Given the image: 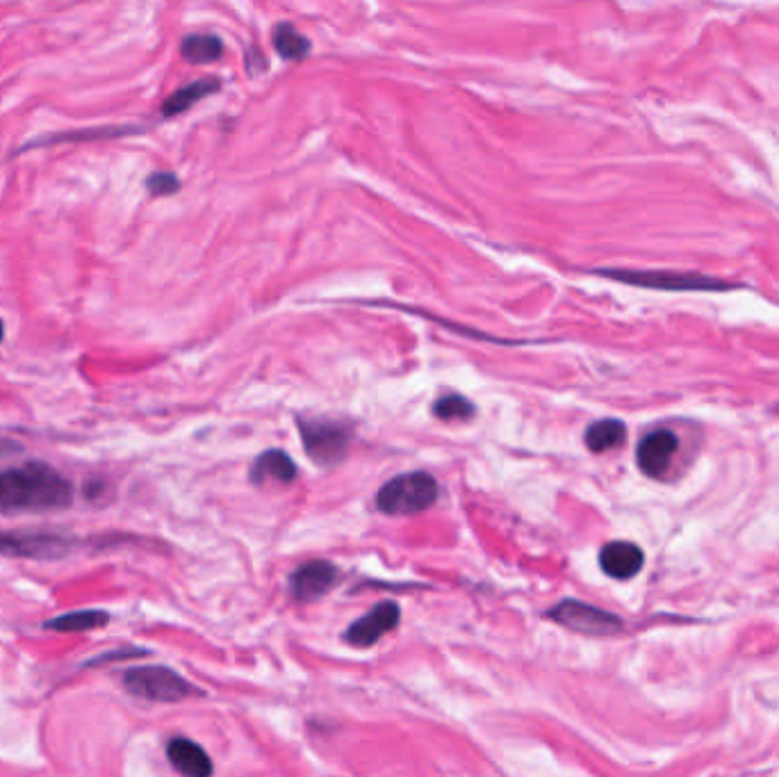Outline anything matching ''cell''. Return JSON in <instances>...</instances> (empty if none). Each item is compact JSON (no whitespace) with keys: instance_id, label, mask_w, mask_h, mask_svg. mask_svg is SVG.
Segmentation results:
<instances>
[{"instance_id":"6da1fadb","label":"cell","mask_w":779,"mask_h":777,"mask_svg":"<svg viewBox=\"0 0 779 777\" xmlns=\"http://www.w3.org/2000/svg\"><path fill=\"white\" fill-rule=\"evenodd\" d=\"M71 500V484L46 463L30 461L0 473V513L60 511Z\"/></svg>"},{"instance_id":"7a4b0ae2","label":"cell","mask_w":779,"mask_h":777,"mask_svg":"<svg viewBox=\"0 0 779 777\" xmlns=\"http://www.w3.org/2000/svg\"><path fill=\"white\" fill-rule=\"evenodd\" d=\"M440 494L438 481L427 473H411L390 479L379 494L376 506L386 515H415L436 504Z\"/></svg>"},{"instance_id":"3957f363","label":"cell","mask_w":779,"mask_h":777,"mask_svg":"<svg viewBox=\"0 0 779 777\" xmlns=\"http://www.w3.org/2000/svg\"><path fill=\"white\" fill-rule=\"evenodd\" d=\"M124 687L135 698H145L151 702H183L199 691L167 666H137L126 671Z\"/></svg>"},{"instance_id":"277c9868","label":"cell","mask_w":779,"mask_h":777,"mask_svg":"<svg viewBox=\"0 0 779 777\" xmlns=\"http://www.w3.org/2000/svg\"><path fill=\"white\" fill-rule=\"evenodd\" d=\"M78 548V540L51 531H0V554L16 559L53 561Z\"/></svg>"},{"instance_id":"5b68a950","label":"cell","mask_w":779,"mask_h":777,"mask_svg":"<svg viewBox=\"0 0 779 777\" xmlns=\"http://www.w3.org/2000/svg\"><path fill=\"white\" fill-rule=\"evenodd\" d=\"M309 456L319 465H336L349 452V429L328 419H297Z\"/></svg>"},{"instance_id":"8992f818","label":"cell","mask_w":779,"mask_h":777,"mask_svg":"<svg viewBox=\"0 0 779 777\" xmlns=\"http://www.w3.org/2000/svg\"><path fill=\"white\" fill-rule=\"evenodd\" d=\"M550 618L586 636H611L623 629V621L618 616L579 600H563L550 611Z\"/></svg>"},{"instance_id":"52a82bcc","label":"cell","mask_w":779,"mask_h":777,"mask_svg":"<svg viewBox=\"0 0 779 777\" xmlns=\"http://www.w3.org/2000/svg\"><path fill=\"white\" fill-rule=\"evenodd\" d=\"M602 276L633 283V286L645 288H661V290H725L723 280H712L698 274H670V272H623V270H606L600 272Z\"/></svg>"},{"instance_id":"ba28073f","label":"cell","mask_w":779,"mask_h":777,"mask_svg":"<svg viewBox=\"0 0 779 777\" xmlns=\"http://www.w3.org/2000/svg\"><path fill=\"white\" fill-rule=\"evenodd\" d=\"M399 618L401 614L394 602H381L372 606L363 618L351 623L344 639L356 648H369L374 643H379L386 634H390L399 625Z\"/></svg>"},{"instance_id":"9c48e42d","label":"cell","mask_w":779,"mask_h":777,"mask_svg":"<svg viewBox=\"0 0 779 777\" xmlns=\"http://www.w3.org/2000/svg\"><path fill=\"white\" fill-rule=\"evenodd\" d=\"M340 579V573L328 561H309L290 575V591L299 602H315L324 598Z\"/></svg>"},{"instance_id":"30bf717a","label":"cell","mask_w":779,"mask_h":777,"mask_svg":"<svg viewBox=\"0 0 779 777\" xmlns=\"http://www.w3.org/2000/svg\"><path fill=\"white\" fill-rule=\"evenodd\" d=\"M677 450L679 438L668 429H658L641 440L636 459H639V467L648 477H664Z\"/></svg>"},{"instance_id":"8fae6325","label":"cell","mask_w":779,"mask_h":777,"mask_svg":"<svg viewBox=\"0 0 779 777\" xmlns=\"http://www.w3.org/2000/svg\"><path fill=\"white\" fill-rule=\"evenodd\" d=\"M645 554L639 546L627 543V540H613L600 552L602 571L613 579H631L643 571Z\"/></svg>"},{"instance_id":"7c38bea8","label":"cell","mask_w":779,"mask_h":777,"mask_svg":"<svg viewBox=\"0 0 779 777\" xmlns=\"http://www.w3.org/2000/svg\"><path fill=\"white\" fill-rule=\"evenodd\" d=\"M167 757L183 777H212V760L192 739L176 737L167 743Z\"/></svg>"},{"instance_id":"4fadbf2b","label":"cell","mask_w":779,"mask_h":777,"mask_svg":"<svg viewBox=\"0 0 779 777\" xmlns=\"http://www.w3.org/2000/svg\"><path fill=\"white\" fill-rule=\"evenodd\" d=\"M294 479H297V465L286 452L269 450L265 454H260L251 465V481L257 486L265 481L290 484Z\"/></svg>"},{"instance_id":"5bb4252c","label":"cell","mask_w":779,"mask_h":777,"mask_svg":"<svg viewBox=\"0 0 779 777\" xmlns=\"http://www.w3.org/2000/svg\"><path fill=\"white\" fill-rule=\"evenodd\" d=\"M108 623H110V616L105 614V611L83 609V611H74V614H64V616L46 621L43 627L51 631H60V634H80V631L101 629Z\"/></svg>"},{"instance_id":"9a60e30c","label":"cell","mask_w":779,"mask_h":777,"mask_svg":"<svg viewBox=\"0 0 779 777\" xmlns=\"http://www.w3.org/2000/svg\"><path fill=\"white\" fill-rule=\"evenodd\" d=\"M217 89H219V83L212 80V78H203V80H197L192 85H185L178 91H174L167 101H164L162 114L164 116H176L180 112H187L194 103H199L201 99L210 97V93H215Z\"/></svg>"},{"instance_id":"2e32d148","label":"cell","mask_w":779,"mask_h":777,"mask_svg":"<svg viewBox=\"0 0 779 777\" xmlns=\"http://www.w3.org/2000/svg\"><path fill=\"white\" fill-rule=\"evenodd\" d=\"M627 436V429L625 424L618 422V419H602V422H595L593 427H588L586 431V447L590 452L595 454H602L606 450H613V447L623 444Z\"/></svg>"},{"instance_id":"e0dca14e","label":"cell","mask_w":779,"mask_h":777,"mask_svg":"<svg viewBox=\"0 0 779 777\" xmlns=\"http://www.w3.org/2000/svg\"><path fill=\"white\" fill-rule=\"evenodd\" d=\"M224 53L222 39L212 35H187L180 43V55L192 64H208L219 60Z\"/></svg>"},{"instance_id":"ac0fdd59","label":"cell","mask_w":779,"mask_h":777,"mask_svg":"<svg viewBox=\"0 0 779 777\" xmlns=\"http://www.w3.org/2000/svg\"><path fill=\"white\" fill-rule=\"evenodd\" d=\"M274 49L286 60H303L311 51V41L290 23H280L274 28Z\"/></svg>"},{"instance_id":"d6986e66","label":"cell","mask_w":779,"mask_h":777,"mask_svg":"<svg viewBox=\"0 0 779 777\" xmlns=\"http://www.w3.org/2000/svg\"><path fill=\"white\" fill-rule=\"evenodd\" d=\"M434 413L440 419H469L472 415H475V406H472L465 397L444 394L436 402Z\"/></svg>"},{"instance_id":"ffe728a7","label":"cell","mask_w":779,"mask_h":777,"mask_svg":"<svg viewBox=\"0 0 779 777\" xmlns=\"http://www.w3.org/2000/svg\"><path fill=\"white\" fill-rule=\"evenodd\" d=\"M128 130L124 128H103V130H85V133H64V135H55V137H43L39 141H35V145H55V141H76V139H99V137H116V135H124Z\"/></svg>"},{"instance_id":"44dd1931","label":"cell","mask_w":779,"mask_h":777,"mask_svg":"<svg viewBox=\"0 0 779 777\" xmlns=\"http://www.w3.org/2000/svg\"><path fill=\"white\" fill-rule=\"evenodd\" d=\"M180 187L178 178L169 172H158V174H151L147 178V190L153 195V197H167V195H174Z\"/></svg>"},{"instance_id":"7402d4cb","label":"cell","mask_w":779,"mask_h":777,"mask_svg":"<svg viewBox=\"0 0 779 777\" xmlns=\"http://www.w3.org/2000/svg\"><path fill=\"white\" fill-rule=\"evenodd\" d=\"M16 450H18V444H14V442H10V440H3V438H0V456L8 454V452H16Z\"/></svg>"},{"instance_id":"603a6c76","label":"cell","mask_w":779,"mask_h":777,"mask_svg":"<svg viewBox=\"0 0 779 777\" xmlns=\"http://www.w3.org/2000/svg\"><path fill=\"white\" fill-rule=\"evenodd\" d=\"M3 334H5L3 331V319H0V342H3Z\"/></svg>"}]
</instances>
